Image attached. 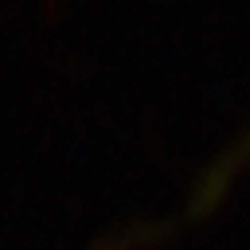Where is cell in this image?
<instances>
[{
    "label": "cell",
    "instance_id": "obj_1",
    "mask_svg": "<svg viewBox=\"0 0 250 250\" xmlns=\"http://www.w3.org/2000/svg\"><path fill=\"white\" fill-rule=\"evenodd\" d=\"M250 167V134H245L239 142L228 147L220 159L203 172V178L195 184L189 203L184 208L187 220H200V217L211 214L217 206L223 203L233 184L239 181V175Z\"/></svg>",
    "mask_w": 250,
    "mask_h": 250
}]
</instances>
